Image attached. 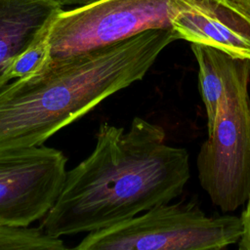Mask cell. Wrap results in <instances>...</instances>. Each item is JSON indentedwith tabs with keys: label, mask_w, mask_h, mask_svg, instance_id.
Here are the masks:
<instances>
[{
	"label": "cell",
	"mask_w": 250,
	"mask_h": 250,
	"mask_svg": "<svg viewBox=\"0 0 250 250\" xmlns=\"http://www.w3.org/2000/svg\"><path fill=\"white\" fill-rule=\"evenodd\" d=\"M179 39L173 28L150 29L76 56L0 89V150L42 146L109 96L140 81Z\"/></svg>",
	"instance_id": "obj_2"
},
{
	"label": "cell",
	"mask_w": 250,
	"mask_h": 250,
	"mask_svg": "<svg viewBox=\"0 0 250 250\" xmlns=\"http://www.w3.org/2000/svg\"><path fill=\"white\" fill-rule=\"evenodd\" d=\"M57 2L61 3L63 7H69V6H72V7H75V6H80V5H84V4H87V3H90V2H93V1H96V0H56Z\"/></svg>",
	"instance_id": "obj_14"
},
{
	"label": "cell",
	"mask_w": 250,
	"mask_h": 250,
	"mask_svg": "<svg viewBox=\"0 0 250 250\" xmlns=\"http://www.w3.org/2000/svg\"><path fill=\"white\" fill-rule=\"evenodd\" d=\"M51 61V46L47 34L13 61L7 71V82L35 74L47 67Z\"/></svg>",
	"instance_id": "obj_11"
},
{
	"label": "cell",
	"mask_w": 250,
	"mask_h": 250,
	"mask_svg": "<svg viewBox=\"0 0 250 250\" xmlns=\"http://www.w3.org/2000/svg\"><path fill=\"white\" fill-rule=\"evenodd\" d=\"M250 60L231 57L214 129L200 146V186L223 212L245 204L250 194Z\"/></svg>",
	"instance_id": "obj_3"
},
{
	"label": "cell",
	"mask_w": 250,
	"mask_h": 250,
	"mask_svg": "<svg viewBox=\"0 0 250 250\" xmlns=\"http://www.w3.org/2000/svg\"><path fill=\"white\" fill-rule=\"evenodd\" d=\"M0 250H72L40 228L0 226Z\"/></svg>",
	"instance_id": "obj_10"
},
{
	"label": "cell",
	"mask_w": 250,
	"mask_h": 250,
	"mask_svg": "<svg viewBox=\"0 0 250 250\" xmlns=\"http://www.w3.org/2000/svg\"><path fill=\"white\" fill-rule=\"evenodd\" d=\"M217 3L225 16L250 30V0H217Z\"/></svg>",
	"instance_id": "obj_12"
},
{
	"label": "cell",
	"mask_w": 250,
	"mask_h": 250,
	"mask_svg": "<svg viewBox=\"0 0 250 250\" xmlns=\"http://www.w3.org/2000/svg\"><path fill=\"white\" fill-rule=\"evenodd\" d=\"M241 233L239 217L209 216L193 200L170 202L89 232L72 250H222Z\"/></svg>",
	"instance_id": "obj_4"
},
{
	"label": "cell",
	"mask_w": 250,
	"mask_h": 250,
	"mask_svg": "<svg viewBox=\"0 0 250 250\" xmlns=\"http://www.w3.org/2000/svg\"><path fill=\"white\" fill-rule=\"evenodd\" d=\"M63 10L56 0H0V89L13 61L46 36Z\"/></svg>",
	"instance_id": "obj_7"
},
{
	"label": "cell",
	"mask_w": 250,
	"mask_h": 250,
	"mask_svg": "<svg viewBox=\"0 0 250 250\" xmlns=\"http://www.w3.org/2000/svg\"><path fill=\"white\" fill-rule=\"evenodd\" d=\"M199 0H96L63 10L48 39L52 61L133 37L150 29L172 28L173 19Z\"/></svg>",
	"instance_id": "obj_5"
},
{
	"label": "cell",
	"mask_w": 250,
	"mask_h": 250,
	"mask_svg": "<svg viewBox=\"0 0 250 250\" xmlns=\"http://www.w3.org/2000/svg\"><path fill=\"white\" fill-rule=\"evenodd\" d=\"M198 64L199 90L207 113L208 135L214 129L218 107L225 91V79L231 56L216 48L191 43Z\"/></svg>",
	"instance_id": "obj_9"
},
{
	"label": "cell",
	"mask_w": 250,
	"mask_h": 250,
	"mask_svg": "<svg viewBox=\"0 0 250 250\" xmlns=\"http://www.w3.org/2000/svg\"><path fill=\"white\" fill-rule=\"evenodd\" d=\"M66 157L46 146L0 150V226L28 227L56 203Z\"/></svg>",
	"instance_id": "obj_6"
},
{
	"label": "cell",
	"mask_w": 250,
	"mask_h": 250,
	"mask_svg": "<svg viewBox=\"0 0 250 250\" xmlns=\"http://www.w3.org/2000/svg\"><path fill=\"white\" fill-rule=\"evenodd\" d=\"M164 129L135 117L130 129L102 123L91 154L66 172L39 228L61 237L96 231L170 203L190 177L188 152Z\"/></svg>",
	"instance_id": "obj_1"
},
{
	"label": "cell",
	"mask_w": 250,
	"mask_h": 250,
	"mask_svg": "<svg viewBox=\"0 0 250 250\" xmlns=\"http://www.w3.org/2000/svg\"><path fill=\"white\" fill-rule=\"evenodd\" d=\"M238 250H245V249H243V248H240V247H238Z\"/></svg>",
	"instance_id": "obj_15"
},
{
	"label": "cell",
	"mask_w": 250,
	"mask_h": 250,
	"mask_svg": "<svg viewBox=\"0 0 250 250\" xmlns=\"http://www.w3.org/2000/svg\"><path fill=\"white\" fill-rule=\"evenodd\" d=\"M239 218L242 227V233L238 241V246L245 250H250V194Z\"/></svg>",
	"instance_id": "obj_13"
},
{
	"label": "cell",
	"mask_w": 250,
	"mask_h": 250,
	"mask_svg": "<svg viewBox=\"0 0 250 250\" xmlns=\"http://www.w3.org/2000/svg\"><path fill=\"white\" fill-rule=\"evenodd\" d=\"M179 39L221 50L237 59L250 60V31L242 28L218 8L217 0H199L172 21Z\"/></svg>",
	"instance_id": "obj_8"
}]
</instances>
